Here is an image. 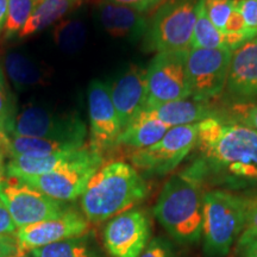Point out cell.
<instances>
[{
	"instance_id": "obj_37",
	"label": "cell",
	"mask_w": 257,
	"mask_h": 257,
	"mask_svg": "<svg viewBox=\"0 0 257 257\" xmlns=\"http://www.w3.org/2000/svg\"><path fill=\"white\" fill-rule=\"evenodd\" d=\"M244 231L257 233V198L249 199L248 211H246V220Z\"/></svg>"
},
{
	"instance_id": "obj_2",
	"label": "cell",
	"mask_w": 257,
	"mask_h": 257,
	"mask_svg": "<svg viewBox=\"0 0 257 257\" xmlns=\"http://www.w3.org/2000/svg\"><path fill=\"white\" fill-rule=\"evenodd\" d=\"M210 170L243 180H257V131L211 117L199 123L197 147Z\"/></svg>"
},
{
	"instance_id": "obj_17",
	"label": "cell",
	"mask_w": 257,
	"mask_h": 257,
	"mask_svg": "<svg viewBox=\"0 0 257 257\" xmlns=\"http://www.w3.org/2000/svg\"><path fill=\"white\" fill-rule=\"evenodd\" d=\"M98 17L107 34L121 40L138 41L149 29V21L142 12L107 0L98 4Z\"/></svg>"
},
{
	"instance_id": "obj_35",
	"label": "cell",
	"mask_w": 257,
	"mask_h": 257,
	"mask_svg": "<svg viewBox=\"0 0 257 257\" xmlns=\"http://www.w3.org/2000/svg\"><path fill=\"white\" fill-rule=\"evenodd\" d=\"M107 2L128 6V8L136 10V11L146 14L150 10L160 6L165 0H107Z\"/></svg>"
},
{
	"instance_id": "obj_15",
	"label": "cell",
	"mask_w": 257,
	"mask_h": 257,
	"mask_svg": "<svg viewBox=\"0 0 257 257\" xmlns=\"http://www.w3.org/2000/svg\"><path fill=\"white\" fill-rule=\"evenodd\" d=\"M108 88L121 128L126 127L128 123L147 107V68L136 64L130 66L108 85Z\"/></svg>"
},
{
	"instance_id": "obj_38",
	"label": "cell",
	"mask_w": 257,
	"mask_h": 257,
	"mask_svg": "<svg viewBox=\"0 0 257 257\" xmlns=\"http://www.w3.org/2000/svg\"><path fill=\"white\" fill-rule=\"evenodd\" d=\"M0 152L4 153L5 156H10V137L0 130Z\"/></svg>"
},
{
	"instance_id": "obj_24",
	"label": "cell",
	"mask_w": 257,
	"mask_h": 257,
	"mask_svg": "<svg viewBox=\"0 0 257 257\" xmlns=\"http://www.w3.org/2000/svg\"><path fill=\"white\" fill-rule=\"evenodd\" d=\"M76 144L44 138L10 136V156H46L50 154L81 149Z\"/></svg>"
},
{
	"instance_id": "obj_26",
	"label": "cell",
	"mask_w": 257,
	"mask_h": 257,
	"mask_svg": "<svg viewBox=\"0 0 257 257\" xmlns=\"http://www.w3.org/2000/svg\"><path fill=\"white\" fill-rule=\"evenodd\" d=\"M87 30L80 21H66L60 23L54 30L56 46L66 54H75L85 46Z\"/></svg>"
},
{
	"instance_id": "obj_5",
	"label": "cell",
	"mask_w": 257,
	"mask_h": 257,
	"mask_svg": "<svg viewBox=\"0 0 257 257\" xmlns=\"http://www.w3.org/2000/svg\"><path fill=\"white\" fill-rule=\"evenodd\" d=\"M198 5L199 0H165L149 22L147 49L155 53L191 49Z\"/></svg>"
},
{
	"instance_id": "obj_7",
	"label": "cell",
	"mask_w": 257,
	"mask_h": 257,
	"mask_svg": "<svg viewBox=\"0 0 257 257\" xmlns=\"http://www.w3.org/2000/svg\"><path fill=\"white\" fill-rule=\"evenodd\" d=\"M10 136L44 138L85 147L87 126L76 112L59 113L41 106H28L16 115Z\"/></svg>"
},
{
	"instance_id": "obj_36",
	"label": "cell",
	"mask_w": 257,
	"mask_h": 257,
	"mask_svg": "<svg viewBox=\"0 0 257 257\" xmlns=\"http://www.w3.org/2000/svg\"><path fill=\"white\" fill-rule=\"evenodd\" d=\"M15 255L19 256L18 243L17 239H16V236H0V257H9Z\"/></svg>"
},
{
	"instance_id": "obj_40",
	"label": "cell",
	"mask_w": 257,
	"mask_h": 257,
	"mask_svg": "<svg viewBox=\"0 0 257 257\" xmlns=\"http://www.w3.org/2000/svg\"><path fill=\"white\" fill-rule=\"evenodd\" d=\"M5 155H4V153H2L0 152V169H3L5 167V163H4V160H5Z\"/></svg>"
},
{
	"instance_id": "obj_23",
	"label": "cell",
	"mask_w": 257,
	"mask_h": 257,
	"mask_svg": "<svg viewBox=\"0 0 257 257\" xmlns=\"http://www.w3.org/2000/svg\"><path fill=\"white\" fill-rule=\"evenodd\" d=\"M5 68L10 80L18 91L31 88L43 81V72L37 63L18 51L6 54Z\"/></svg>"
},
{
	"instance_id": "obj_32",
	"label": "cell",
	"mask_w": 257,
	"mask_h": 257,
	"mask_svg": "<svg viewBox=\"0 0 257 257\" xmlns=\"http://www.w3.org/2000/svg\"><path fill=\"white\" fill-rule=\"evenodd\" d=\"M237 6L248 30L257 36V0H237Z\"/></svg>"
},
{
	"instance_id": "obj_19",
	"label": "cell",
	"mask_w": 257,
	"mask_h": 257,
	"mask_svg": "<svg viewBox=\"0 0 257 257\" xmlns=\"http://www.w3.org/2000/svg\"><path fill=\"white\" fill-rule=\"evenodd\" d=\"M146 108L152 111L157 119L168 125L170 128L199 124L207 118L218 115L210 102L197 101L192 98Z\"/></svg>"
},
{
	"instance_id": "obj_25",
	"label": "cell",
	"mask_w": 257,
	"mask_h": 257,
	"mask_svg": "<svg viewBox=\"0 0 257 257\" xmlns=\"http://www.w3.org/2000/svg\"><path fill=\"white\" fill-rule=\"evenodd\" d=\"M28 257H96L81 237H74L29 251Z\"/></svg>"
},
{
	"instance_id": "obj_22",
	"label": "cell",
	"mask_w": 257,
	"mask_h": 257,
	"mask_svg": "<svg viewBox=\"0 0 257 257\" xmlns=\"http://www.w3.org/2000/svg\"><path fill=\"white\" fill-rule=\"evenodd\" d=\"M80 0H37L19 38H28L43 31L68 14L79 4Z\"/></svg>"
},
{
	"instance_id": "obj_4",
	"label": "cell",
	"mask_w": 257,
	"mask_h": 257,
	"mask_svg": "<svg viewBox=\"0 0 257 257\" xmlns=\"http://www.w3.org/2000/svg\"><path fill=\"white\" fill-rule=\"evenodd\" d=\"M249 199L221 189L205 192L202 239L207 257H225L245 227Z\"/></svg>"
},
{
	"instance_id": "obj_9",
	"label": "cell",
	"mask_w": 257,
	"mask_h": 257,
	"mask_svg": "<svg viewBox=\"0 0 257 257\" xmlns=\"http://www.w3.org/2000/svg\"><path fill=\"white\" fill-rule=\"evenodd\" d=\"M188 50L156 53L147 68V107L191 98L187 78Z\"/></svg>"
},
{
	"instance_id": "obj_29",
	"label": "cell",
	"mask_w": 257,
	"mask_h": 257,
	"mask_svg": "<svg viewBox=\"0 0 257 257\" xmlns=\"http://www.w3.org/2000/svg\"><path fill=\"white\" fill-rule=\"evenodd\" d=\"M204 9L211 23L218 30L225 32L227 21L232 14L236 0H202Z\"/></svg>"
},
{
	"instance_id": "obj_11",
	"label": "cell",
	"mask_w": 257,
	"mask_h": 257,
	"mask_svg": "<svg viewBox=\"0 0 257 257\" xmlns=\"http://www.w3.org/2000/svg\"><path fill=\"white\" fill-rule=\"evenodd\" d=\"M102 165H104L102 154L94 152L91 156L80 162L62 167L47 174L21 180L54 200L69 202L81 198L89 180Z\"/></svg>"
},
{
	"instance_id": "obj_8",
	"label": "cell",
	"mask_w": 257,
	"mask_h": 257,
	"mask_svg": "<svg viewBox=\"0 0 257 257\" xmlns=\"http://www.w3.org/2000/svg\"><path fill=\"white\" fill-rule=\"evenodd\" d=\"M198 130L199 124L172 127L152 147L134 150L130 155L131 165L148 175L169 174L197 147Z\"/></svg>"
},
{
	"instance_id": "obj_1",
	"label": "cell",
	"mask_w": 257,
	"mask_h": 257,
	"mask_svg": "<svg viewBox=\"0 0 257 257\" xmlns=\"http://www.w3.org/2000/svg\"><path fill=\"white\" fill-rule=\"evenodd\" d=\"M207 172L200 160L167 180L154 207L156 219L178 243L200 239L204 219V181Z\"/></svg>"
},
{
	"instance_id": "obj_33",
	"label": "cell",
	"mask_w": 257,
	"mask_h": 257,
	"mask_svg": "<svg viewBox=\"0 0 257 257\" xmlns=\"http://www.w3.org/2000/svg\"><path fill=\"white\" fill-rule=\"evenodd\" d=\"M138 257H175L169 245L161 238H154Z\"/></svg>"
},
{
	"instance_id": "obj_14",
	"label": "cell",
	"mask_w": 257,
	"mask_h": 257,
	"mask_svg": "<svg viewBox=\"0 0 257 257\" xmlns=\"http://www.w3.org/2000/svg\"><path fill=\"white\" fill-rule=\"evenodd\" d=\"M89 221L78 211L69 210L62 216L21 227L16 233L19 256L60 240L81 237L88 230Z\"/></svg>"
},
{
	"instance_id": "obj_3",
	"label": "cell",
	"mask_w": 257,
	"mask_h": 257,
	"mask_svg": "<svg viewBox=\"0 0 257 257\" xmlns=\"http://www.w3.org/2000/svg\"><path fill=\"white\" fill-rule=\"evenodd\" d=\"M149 186L130 163H106L89 180L81 195V208L89 223H102L131 210L148 197Z\"/></svg>"
},
{
	"instance_id": "obj_16",
	"label": "cell",
	"mask_w": 257,
	"mask_h": 257,
	"mask_svg": "<svg viewBox=\"0 0 257 257\" xmlns=\"http://www.w3.org/2000/svg\"><path fill=\"white\" fill-rule=\"evenodd\" d=\"M225 92L234 102L257 98V36L232 50Z\"/></svg>"
},
{
	"instance_id": "obj_27",
	"label": "cell",
	"mask_w": 257,
	"mask_h": 257,
	"mask_svg": "<svg viewBox=\"0 0 257 257\" xmlns=\"http://www.w3.org/2000/svg\"><path fill=\"white\" fill-rule=\"evenodd\" d=\"M37 0H9L8 14L3 35L6 40L18 37L29 17L32 14Z\"/></svg>"
},
{
	"instance_id": "obj_31",
	"label": "cell",
	"mask_w": 257,
	"mask_h": 257,
	"mask_svg": "<svg viewBox=\"0 0 257 257\" xmlns=\"http://www.w3.org/2000/svg\"><path fill=\"white\" fill-rule=\"evenodd\" d=\"M237 257H257V233L243 231L236 243Z\"/></svg>"
},
{
	"instance_id": "obj_21",
	"label": "cell",
	"mask_w": 257,
	"mask_h": 257,
	"mask_svg": "<svg viewBox=\"0 0 257 257\" xmlns=\"http://www.w3.org/2000/svg\"><path fill=\"white\" fill-rule=\"evenodd\" d=\"M253 38L250 35L225 34L218 30L208 19L204 9V2L199 0L197 22L193 34L192 48H205V49H230L234 50L244 42Z\"/></svg>"
},
{
	"instance_id": "obj_41",
	"label": "cell",
	"mask_w": 257,
	"mask_h": 257,
	"mask_svg": "<svg viewBox=\"0 0 257 257\" xmlns=\"http://www.w3.org/2000/svg\"><path fill=\"white\" fill-rule=\"evenodd\" d=\"M9 257H23V256H18V255H15V256H9Z\"/></svg>"
},
{
	"instance_id": "obj_6",
	"label": "cell",
	"mask_w": 257,
	"mask_h": 257,
	"mask_svg": "<svg viewBox=\"0 0 257 257\" xmlns=\"http://www.w3.org/2000/svg\"><path fill=\"white\" fill-rule=\"evenodd\" d=\"M0 200L8 208L18 229L62 216L70 208L34 188L23 180L5 174L0 169Z\"/></svg>"
},
{
	"instance_id": "obj_12",
	"label": "cell",
	"mask_w": 257,
	"mask_h": 257,
	"mask_svg": "<svg viewBox=\"0 0 257 257\" xmlns=\"http://www.w3.org/2000/svg\"><path fill=\"white\" fill-rule=\"evenodd\" d=\"M152 226L146 211L131 208L111 218L102 238L111 257H138L150 242Z\"/></svg>"
},
{
	"instance_id": "obj_10",
	"label": "cell",
	"mask_w": 257,
	"mask_h": 257,
	"mask_svg": "<svg viewBox=\"0 0 257 257\" xmlns=\"http://www.w3.org/2000/svg\"><path fill=\"white\" fill-rule=\"evenodd\" d=\"M232 50L191 48L187 54V78L191 98L210 102L225 92Z\"/></svg>"
},
{
	"instance_id": "obj_20",
	"label": "cell",
	"mask_w": 257,
	"mask_h": 257,
	"mask_svg": "<svg viewBox=\"0 0 257 257\" xmlns=\"http://www.w3.org/2000/svg\"><path fill=\"white\" fill-rule=\"evenodd\" d=\"M169 130L168 125L157 119L152 111L144 108L123 128L118 137L117 147L124 146L134 150L146 149L162 140Z\"/></svg>"
},
{
	"instance_id": "obj_13",
	"label": "cell",
	"mask_w": 257,
	"mask_h": 257,
	"mask_svg": "<svg viewBox=\"0 0 257 257\" xmlns=\"http://www.w3.org/2000/svg\"><path fill=\"white\" fill-rule=\"evenodd\" d=\"M89 144L93 152L105 153L117 147L121 125L110 95L107 83L93 80L87 89Z\"/></svg>"
},
{
	"instance_id": "obj_34",
	"label": "cell",
	"mask_w": 257,
	"mask_h": 257,
	"mask_svg": "<svg viewBox=\"0 0 257 257\" xmlns=\"http://www.w3.org/2000/svg\"><path fill=\"white\" fill-rule=\"evenodd\" d=\"M18 227L12 219L11 214L9 213L8 208L0 200V236L14 237L17 233Z\"/></svg>"
},
{
	"instance_id": "obj_30",
	"label": "cell",
	"mask_w": 257,
	"mask_h": 257,
	"mask_svg": "<svg viewBox=\"0 0 257 257\" xmlns=\"http://www.w3.org/2000/svg\"><path fill=\"white\" fill-rule=\"evenodd\" d=\"M230 113L234 123L257 131V102H234Z\"/></svg>"
},
{
	"instance_id": "obj_18",
	"label": "cell",
	"mask_w": 257,
	"mask_h": 257,
	"mask_svg": "<svg viewBox=\"0 0 257 257\" xmlns=\"http://www.w3.org/2000/svg\"><path fill=\"white\" fill-rule=\"evenodd\" d=\"M94 153L89 147L50 154L46 156H12L5 165V174L14 178H31L54 172L87 159Z\"/></svg>"
},
{
	"instance_id": "obj_39",
	"label": "cell",
	"mask_w": 257,
	"mask_h": 257,
	"mask_svg": "<svg viewBox=\"0 0 257 257\" xmlns=\"http://www.w3.org/2000/svg\"><path fill=\"white\" fill-rule=\"evenodd\" d=\"M9 0H0V34L4 30L6 21V14H8Z\"/></svg>"
},
{
	"instance_id": "obj_28",
	"label": "cell",
	"mask_w": 257,
	"mask_h": 257,
	"mask_svg": "<svg viewBox=\"0 0 257 257\" xmlns=\"http://www.w3.org/2000/svg\"><path fill=\"white\" fill-rule=\"evenodd\" d=\"M16 115L17 113H16L15 101L9 91L4 73L0 67V130L9 137L14 130Z\"/></svg>"
}]
</instances>
